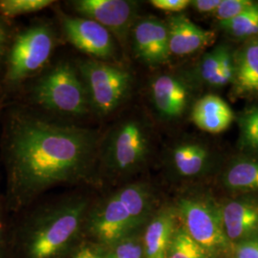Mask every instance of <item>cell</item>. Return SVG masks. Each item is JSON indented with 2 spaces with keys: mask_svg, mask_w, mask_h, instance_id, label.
<instances>
[{
  "mask_svg": "<svg viewBox=\"0 0 258 258\" xmlns=\"http://www.w3.org/2000/svg\"><path fill=\"white\" fill-rule=\"evenodd\" d=\"M96 130L19 113L10 120L6 157L12 192L25 203L59 184L89 180L99 165Z\"/></svg>",
  "mask_w": 258,
  "mask_h": 258,
  "instance_id": "1",
  "label": "cell"
},
{
  "mask_svg": "<svg viewBox=\"0 0 258 258\" xmlns=\"http://www.w3.org/2000/svg\"><path fill=\"white\" fill-rule=\"evenodd\" d=\"M151 210V194L146 184H125L89 208L86 216L89 231L103 247L135 233Z\"/></svg>",
  "mask_w": 258,
  "mask_h": 258,
  "instance_id": "2",
  "label": "cell"
},
{
  "mask_svg": "<svg viewBox=\"0 0 258 258\" xmlns=\"http://www.w3.org/2000/svg\"><path fill=\"white\" fill-rule=\"evenodd\" d=\"M89 206V199L79 195L41 209L28 231L27 258L59 257L86 221Z\"/></svg>",
  "mask_w": 258,
  "mask_h": 258,
  "instance_id": "3",
  "label": "cell"
},
{
  "mask_svg": "<svg viewBox=\"0 0 258 258\" xmlns=\"http://www.w3.org/2000/svg\"><path fill=\"white\" fill-rule=\"evenodd\" d=\"M148 152L143 124L134 119L120 120L101 140L98 167L108 177L120 179L141 166Z\"/></svg>",
  "mask_w": 258,
  "mask_h": 258,
  "instance_id": "4",
  "label": "cell"
},
{
  "mask_svg": "<svg viewBox=\"0 0 258 258\" xmlns=\"http://www.w3.org/2000/svg\"><path fill=\"white\" fill-rule=\"evenodd\" d=\"M33 98L39 106L68 116H83L91 111L88 97L76 66L62 61L36 83Z\"/></svg>",
  "mask_w": 258,
  "mask_h": 258,
  "instance_id": "5",
  "label": "cell"
},
{
  "mask_svg": "<svg viewBox=\"0 0 258 258\" xmlns=\"http://www.w3.org/2000/svg\"><path fill=\"white\" fill-rule=\"evenodd\" d=\"M85 87L91 111L108 116L125 102L132 87L128 71L108 61L88 58L76 65Z\"/></svg>",
  "mask_w": 258,
  "mask_h": 258,
  "instance_id": "6",
  "label": "cell"
},
{
  "mask_svg": "<svg viewBox=\"0 0 258 258\" xmlns=\"http://www.w3.org/2000/svg\"><path fill=\"white\" fill-rule=\"evenodd\" d=\"M55 46V35L47 24H36L19 34L11 47L6 80L19 83L40 71L49 61Z\"/></svg>",
  "mask_w": 258,
  "mask_h": 258,
  "instance_id": "7",
  "label": "cell"
},
{
  "mask_svg": "<svg viewBox=\"0 0 258 258\" xmlns=\"http://www.w3.org/2000/svg\"><path fill=\"white\" fill-rule=\"evenodd\" d=\"M177 213L188 235L209 255L228 248L230 241L224 229L222 209L201 199L184 198L178 203Z\"/></svg>",
  "mask_w": 258,
  "mask_h": 258,
  "instance_id": "8",
  "label": "cell"
},
{
  "mask_svg": "<svg viewBox=\"0 0 258 258\" xmlns=\"http://www.w3.org/2000/svg\"><path fill=\"white\" fill-rule=\"evenodd\" d=\"M75 11L107 29L116 40L125 43L137 19V2L128 0H75Z\"/></svg>",
  "mask_w": 258,
  "mask_h": 258,
  "instance_id": "9",
  "label": "cell"
},
{
  "mask_svg": "<svg viewBox=\"0 0 258 258\" xmlns=\"http://www.w3.org/2000/svg\"><path fill=\"white\" fill-rule=\"evenodd\" d=\"M61 28L67 40L93 59L108 61L117 55L116 38L92 19L62 15Z\"/></svg>",
  "mask_w": 258,
  "mask_h": 258,
  "instance_id": "10",
  "label": "cell"
},
{
  "mask_svg": "<svg viewBox=\"0 0 258 258\" xmlns=\"http://www.w3.org/2000/svg\"><path fill=\"white\" fill-rule=\"evenodd\" d=\"M130 37L135 55L145 63L160 65L168 61L167 26L162 20L153 17L136 20Z\"/></svg>",
  "mask_w": 258,
  "mask_h": 258,
  "instance_id": "11",
  "label": "cell"
},
{
  "mask_svg": "<svg viewBox=\"0 0 258 258\" xmlns=\"http://www.w3.org/2000/svg\"><path fill=\"white\" fill-rule=\"evenodd\" d=\"M166 26L170 55H190L211 46L216 38L214 32L196 25L184 15L171 17Z\"/></svg>",
  "mask_w": 258,
  "mask_h": 258,
  "instance_id": "12",
  "label": "cell"
},
{
  "mask_svg": "<svg viewBox=\"0 0 258 258\" xmlns=\"http://www.w3.org/2000/svg\"><path fill=\"white\" fill-rule=\"evenodd\" d=\"M177 218L176 211L164 209L148 223L142 240L145 258H166L178 227Z\"/></svg>",
  "mask_w": 258,
  "mask_h": 258,
  "instance_id": "13",
  "label": "cell"
},
{
  "mask_svg": "<svg viewBox=\"0 0 258 258\" xmlns=\"http://www.w3.org/2000/svg\"><path fill=\"white\" fill-rule=\"evenodd\" d=\"M151 95L158 113L166 119H175L184 113L187 90L184 83L169 75L159 76L151 83Z\"/></svg>",
  "mask_w": 258,
  "mask_h": 258,
  "instance_id": "14",
  "label": "cell"
},
{
  "mask_svg": "<svg viewBox=\"0 0 258 258\" xmlns=\"http://www.w3.org/2000/svg\"><path fill=\"white\" fill-rule=\"evenodd\" d=\"M191 117L197 127L212 134L229 128L234 119L229 104L216 95H207L196 102Z\"/></svg>",
  "mask_w": 258,
  "mask_h": 258,
  "instance_id": "15",
  "label": "cell"
},
{
  "mask_svg": "<svg viewBox=\"0 0 258 258\" xmlns=\"http://www.w3.org/2000/svg\"><path fill=\"white\" fill-rule=\"evenodd\" d=\"M222 218L230 242L246 239L258 230V206L231 201L222 208Z\"/></svg>",
  "mask_w": 258,
  "mask_h": 258,
  "instance_id": "16",
  "label": "cell"
},
{
  "mask_svg": "<svg viewBox=\"0 0 258 258\" xmlns=\"http://www.w3.org/2000/svg\"><path fill=\"white\" fill-rule=\"evenodd\" d=\"M233 81L241 94H258V40L243 47L236 55Z\"/></svg>",
  "mask_w": 258,
  "mask_h": 258,
  "instance_id": "17",
  "label": "cell"
},
{
  "mask_svg": "<svg viewBox=\"0 0 258 258\" xmlns=\"http://www.w3.org/2000/svg\"><path fill=\"white\" fill-rule=\"evenodd\" d=\"M225 184L236 191H258V161L243 160L225 174Z\"/></svg>",
  "mask_w": 258,
  "mask_h": 258,
  "instance_id": "18",
  "label": "cell"
},
{
  "mask_svg": "<svg viewBox=\"0 0 258 258\" xmlns=\"http://www.w3.org/2000/svg\"><path fill=\"white\" fill-rule=\"evenodd\" d=\"M207 151L198 145H181L172 152V162L176 171L184 177L197 175L203 169Z\"/></svg>",
  "mask_w": 258,
  "mask_h": 258,
  "instance_id": "19",
  "label": "cell"
},
{
  "mask_svg": "<svg viewBox=\"0 0 258 258\" xmlns=\"http://www.w3.org/2000/svg\"><path fill=\"white\" fill-rule=\"evenodd\" d=\"M209 257V253L188 235L184 227L178 226L166 258Z\"/></svg>",
  "mask_w": 258,
  "mask_h": 258,
  "instance_id": "20",
  "label": "cell"
},
{
  "mask_svg": "<svg viewBox=\"0 0 258 258\" xmlns=\"http://www.w3.org/2000/svg\"><path fill=\"white\" fill-rule=\"evenodd\" d=\"M220 26L234 37H249L258 35V5H252L233 19L221 21Z\"/></svg>",
  "mask_w": 258,
  "mask_h": 258,
  "instance_id": "21",
  "label": "cell"
},
{
  "mask_svg": "<svg viewBox=\"0 0 258 258\" xmlns=\"http://www.w3.org/2000/svg\"><path fill=\"white\" fill-rule=\"evenodd\" d=\"M52 0H0V14L5 18L37 13L52 5Z\"/></svg>",
  "mask_w": 258,
  "mask_h": 258,
  "instance_id": "22",
  "label": "cell"
},
{
  "mask_svg": "<svg viewBox=\"0 0 258 258\" xmlns=\"http://www.w3.org/2000/svg\"><path fill=\"white\" fill-rule=\"evenodd\" d=\"M100 255L101 258H145L143 242L133 233L106 248Z\"/></svg>",
  "mask_w": 258,
  "mask_h": 258,
  "instance_id": "23",
  "label": "cell"
},
{
  "mask_svg": "<svg viewBox=\"0 0 258 258\" xmlns=\"http://www.w3.org/2000/svg\"><path fill=\"white\" fill-rule=\"evenodd\" d=\"M240 124L243 145L258 150V108L247 112L241 118Z\"/></svg>",
  "mask_w": 258,
  "mask_h": 258,
  "instance_id": "24",
  "label": "cell"
},
{
  "mask_svg": "<svg viewBox=\"0 0 258 258\" xmlns=\"http://www.w3.org/2000/svg\"><path fill=\"white\" fill-rule=\"evenodd\" d=\"M252 5H254L253 2L249 0H221V3L213 14L221 22L239 16Z\"/></svg>",
  "mask_w": 258,
  "mask_h": 258,
  "instance_id": "25",
  "label": "cell"
},
{
  "mask_svg": "<svg viewBox=\"0 0 258 258\" xmlns=\"http://www.w3.org/2000/svg\"><path fill=\"white\" fill-rule=\"evenodd\" d=\"M226 48L218 47L204 56L200 66V74L205 82L210 83L212 78L220 70L222 57Z\"/></svg>",
  "mask_w": 258,
  "mask_h": 258,
  "instance_id": "26",
  "label": "cell"
},
{
  "mask_svg": "<svg viewBox=\"0 0 258 258\" xmlns=\"http://www.w3.org/2000/svg\"><path fill=\"white\" fill-rule=\"evenodd\" d=\"M151 5L155 8L169 13H179L184 11L191 1L188 0H152Z\"/></svg>",
  "mask_w": 258,
  "mask_h": 258,
  "instance_id": "27",
  "label": "cell"
},
{
  "mask_svg": "<svg viewBox=\"0 0 258 258\" xmlns=\"http://www.w3.org/2000/svg\"><path fill=\"white\" fill-rule=\"evenodd\" d=\"M235 258H258V240L241 242L235 249Z\"/></svg>",
  "mask_w": 258,
  "mask_h": 258,
  "instance_id": "28",
  "label": "cell"
},
{
  "mask_svg": "<svg viewBox=\"0 0 258 258\" xmlns=\"http://www.w3.org/2000/svg\"><path fill=\"white\" fill-rule=\"evenodd\" d=\"M221 3V0H195L191 1V5L194 9L198 11L199 13L206 14V13H214V11L217 9L219 4Z\"/></svg>",
  "mask_w": 258,
  "mask_h": 258,
  "instance_id": "29",
  "label": "cell"
},
{
  "mask_svg": "<svg viewBox=\"0 0 258 258\" xmlns=\"http://www.w3.org/2000/svg\"><path fill=\"white\" fill-rule=\"evenodd\" d=\"M95 251H96L95 249L88 248V247L87 248H83L75 255L74 258H92Z\"/></svg>",
  "mask_w": 258,
  "mask_h": 258,
  "instance_id": "30",
  "label": "cell"
},
{
  "mask_svg": "<svg viewBox=\"0 0 258 258\" xmlns=\"http://www.w3.org/2000/svg\"><path fill=\"white\" fill-rule=\"evenodd\" d=\"M6 38H7L6 28L4 26V24L0 21V55H1V52L3 50L4 44L6 42Z\"/></svg>",
  "mask_w": 258,
  "mask_h": 258,
  "instance_id": "31",
  "label": "cell"
},
{
  "mask_svg": "<svg viewBox=\"0 0 258 258\" xmlns=\"http://www.w3.org/2000/svg\"><path fill=\"white\" fill-rule=\"evenodd\" d=\"M92 258H101V255H100V252L99 251H95V253H94V255H93Z\"/></svg>",
  "mask_w": 258,
  "mask_h": 258,
  "instance_id": "32",
  "label": "cell"
},
{
  "mask_svg": "<svg viewBox=\"0 0 258 258\" xmlns=\"http://www.w3.org/2000/svg\"><path fill=\"white\" fill-rule=\"evenodd\" d=\"M2 230H3V226H2V223L0 221V245H1V235H2Z\"/></svg>",
  "mask_w": 258,
  "mask_h": 258,
  "instance_id": "33",
  "label": "cell"
}]
</instances>
